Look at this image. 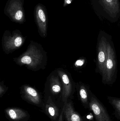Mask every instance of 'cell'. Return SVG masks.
Listing matches in <instances>:
<instances>
[{"label": "cell", "instance_id": "obj_1", "mask_svg": "<svg viewBox=\"0 0 120 121\" xmlns=\"http://www.w3.org/2000/svg\"><path fill=\"white\" fill-rule=\"evenodd\" d=\"M46 54L41 45L31 40L26 51L13 60L20 66L37 71L46 68L48 60Z\"/></svg>", "mask_w": 120, "mask_h": 121}, {"label": "cell", "instance_id": "obj_2", "mask_svg": "<svg viewBox=\"0 0 120 121\" xmlns=\"http://www.w3.org/2000/svg\"><path fill=\"white\" fill-rule=\"evenodd\" d=\"M26 38L18 30L5 31L2 39V46L4 52L8 54L20 48L24 44Z\"/></svg>", "mask_w": 120, "mask_h": 121}, {"label": "cell", "instance_id": "obj_12", "mask_svg": "<svg viewBox=\"0 0 120 121\" xmlns=\"http://www.w3.org/2000/svg\"><path fill=\"white\" fill-rule=\"evenodd\" d=\"M107 40L103 37L99 43L98 48V63L101 72H103L107 57Z\"/></svg>", "mask_w": 120, "mask_h": 121}, {"label": "cell", "instance_id": "obj_6", "mask_svg": "<svg viewBox=\"0 0 120 121\" xmlns=\"http://www.w3.org/2000/svg\"><path fill=\"white\" fill-rule=\"evenodd\" d=\"M20 94L22 99L32 105L43 109L44 103L42 101L41 95L36 90L27 85L22 86Z\"/></svg>", "mask_w": 120, "mask_h": 121}, {"label": "cell", "instance_id": "obj_13", "mask_svg": "<svg viewBox=\"0 0 120 121\" xmlns=\"http://www.w3.org/2000/svg\"><path fill=\"white\" fill-rule=\"evenodd\" d=\"M102 5L106 12L112 17L116 16L120 11L118 0H101Z\"/></svg>", "mask_w": 120, "mask_h": 121}, {"label": "cell", "instance_id": "obj_17", "mask_svg": "<svg viewBox=\"0 0 120 121\" xmlns=\"http://www.w3.org/2000/svg\"><path fill=\"white\" fill-rule=\"evenodd\" d=\"M8 90V87H6L4 84L3 82H1L0 85V97H2Z\"/></svg>", "mask_w": 120, "mask_h": 121}, {"label": "cell", "instance_id": "obj_9", "mask_svg": "<svg viewBox=\"0 0 120 121\" xmlns=\"http://www.w3.org/2000/svg\"><path fill=\"white\" fill-rule=\"evenodd\" d=\"M57 73L60 78L62 85L61 100L64 105L66 102L72 99L73 86L70 78L64 70L58 69Z\"/></svg>", "mask_w": 120, "mask_h": 121}, {"label": "cell", "instance_id": "obj_11", "mask_svg": "<svg viewBox=\"0 0 120 121\" xmlns=\"http://www.w3.org/2000/svg\"><path fill=\"white\" fill-rule=\"evenodd\" d=\"M63 108V117L66 121H86L84 117L75 111L71 99L64 103Z\"/></svg>", "mask_w": 120, "mask_h": 121}, {"label": "cell", "instance_id": "obj_16", "mask_svg": "<svg viewBox=\"0 0 120 121\" xmlns=\"http://www.w3.org/2000/svg\"><path fill=\"white\" fill-rule=\"evenodd\" d=\"M108 102L115 110L114 114L117 119L120 120V99L108 97Z\"/></svg>", "mask_w": 120, "mask_h": 121}, {"label": "cell", "instance_id": "obj_4", "mask_svg": "<svg viewBox=\"0 0 120 121\" xmlns=\"http://www.w3.org/2000/svg\"><path fill=\"white\" fill-rule=\"evenodd\" d=\"M34 16L39 35L42 37H46L47 35L48 22V13L46 6L39 3L37 4L35 7Z\"/></svg>", "mask_w": 120, "mask_h": 121}, {"label": "cell", "instance_id": "obj_19", "mask_svg": "<svg viewBox=\"0 0 120 121\" xmlns=\"http://www.w3.org/2000/svg\"><path fill=\"white\" fill-rule=\"evenodd\" d=\"M73 0H63V7H66L69 4H71Z\"/></svg>", "mask_w": 120, "mask_h": 121}, {"label": "cell", "instance_id": "obj_5", "mask_svg": "<svg viewBox=\"0 0 120 121\" xmlns=\"http://www.w3.org/2000/svg\"><path fill=\"white\" fill-rule=\"evenodd\" d=\"M89 109L93 112L96 121H113L105 106L92 94L90 95Z\"/></svg>", "mask_w": 120, "mask_h": 121}, {"label": "cell", "instance_id": "obj_8", "mask_svg": "<svg viewBox=\"0 0 120 121\" xmlns=\"http://www.w3.org/2000/svg\"><path fill=\"white\" fill-rule=\"evenodd\" d=\"M43 111L51 121H63V108L60 109L51 96H49L44 102Z\"/></svg>", "mask_w": 120, "mask_h": 121}, {"label": "cell", "instance_id": "obj_18", "mask_svg": "<svg viewBox=\"0 0 120 121\" xmlns=\"http://www.w3.org/2000/svg\"><path fill=\"white\" fill-rule=\"evenodd\" d=\"M85 60L84 59H79L77 60L75 63V65L76 67H79L82 66L85 62Z\"/></svg>", "mask_w": 120, "mask_h": 121}, {"label": "cell", "instance_id": "obj_15", "mask_svg": "<svg viewBox=\"0 0 120 121\" xmlns=\"http://www.w3.org/2000/svg\"><path fill=\"white\" fill-rule=\"evenodd\" d=\"M79 94L80 99L84 108L89 109L90 95H89L84 85H82L80 87Z\"/></svg>", "mask_w": 120, "mask_h": 121}, {"label": "cell", "instance_id": "obj_14", "mask_svg": "<svg viewBox=\"0 0 120 121\" xmlns=\"http://www.w3.org/2000/svg\"><path fill=\"white\" fill-rule=\"evenodd\" d=\"M58 74V73H57ZM58 74L53 75L50 78V90L51 93L54 96H57L61 94L62 95V85L60 80Z\"/></svg>", "mask_w": 120, "mask_h": 121}, {"label": "cell", "instance_id": "obj_10", "mask_svg": "<svg viewBox=\"0 0 120 121\" xmlns=\"http://www.w3.org/2000/svg\"><path fill=\"white\" fill-rule=\"evenodd\" d=\"M4 112L6 117L10 121H27L30 117L27 111L19 108H8Z\"/></svg>", "mask_w": 120, "mask_h": 121}, {"label": "cell", "instance_id": "obj_7", "mask_svg": "<svg viewBox=\"0 0 120 121\" xmlns=\"http://www.w3.org/2000/svg\"><path fill=\"white\" fill-rule=\"evenodd\" d=\"M116 63L115 52L109 43H107V57L102 72L103 79L107 82L112 80L116 69Z\"/></svg>", "mask_w": 120, "mask_h": 121}, {"label": "cell", "instance_id": "obj_3", "mask_svg": "<svg viewBox=\"0 0 120 121\" xmlns=\"http://www.w3.org/2000/svg\"><path fill=\"white\" fill-rule=\"evenodd\" d=\"M24 0H8L4 13L12 22L22 24L26 21Z\"/></svg>", "mask_w": 120, "mask_h": 121}]
</instances>
